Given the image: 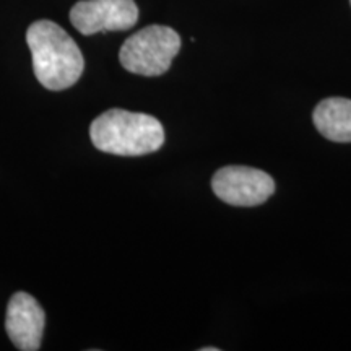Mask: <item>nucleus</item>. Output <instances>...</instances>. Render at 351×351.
Wrapping results in <instances>:
<instances>
[{
  "label": "nucleus",
  "mask_w": 351,
  "mask_h": 351,
  "mask_svg": "<svg viewBox=\"0 0 351 351\" xmlns=\"http://www.w3.org/2000/svg\"><path fill=\"white\" fill-rule=\"evenodd\" d=\"M91 142L98 150L119 156H142L160 150L165 129L156 117L125 109H109L90 127Z\"/></svg>",
  "instance_id": "f03ea898"
},
{
  "label": "nucleus",
  "mask_w": 351,
  "mask_h": 351,
  "mask_svg": "<svg viewBox=\"0 0 351 351\" xmlns=\"http://www.w3.org/2000/svg\"><path fill=\"white\" fill-rule=\"evenodd\" d=\"M202 351H218V348H202Z\"/></svg>",
  "instance_id": "6e6552de"
},
{
  "label": "nucleus",
  "mask_w": 351,
  "mask_h": 351,
  "mask_svg": "<svg viewBox=\"0 0 351 351\" xmlns=\"http://www.w3.org/2000/svg\"><path fill=\"white\" fill-rule=\"evenodd\" d=\"M314 124L332 142H351V99L327 98L315 106Z\"/></svg>",
  "instance_id": "0eeeda50"
},
{
  "label": "nucleus",
  "mask_w": 351,
  "mask_h": 351,
  "mask_svg": "<svg viewBox=\"0 0 351 351\" xmlns=\"http://www.w3.org/2000/svg\"><path fill=\"white\" fill-rule=\"evenodd\" d=\"M215 195L234 207H256L275 192V181L265 171L249 166H225L212 179Z\"/></svg>",
  "instance_id": "20e7f679"
},
{
  "label": "nucleus",
  "mask_w": 351,
  "mask_h": 351,
  "mask_svg": "<svg viewBox=\"0 0 351 351\" xmlns=\"http://www.w3.org/2000/svg\"><path fill=\"white\" fill-rule=\"evenodd\" d=\"M350 2H351V0H350Z\"/></svg>",
  "instance_id": "1a4fd4ad"
},
{
  "label": "nucleus",
  "mask_w": 351,
  "mask_h": 351,
  "mask_svg": "<svg viewBox=\"0 0 351 351\" xmlns=\"http://www.w3.org/2000/svg\"><path fill=\"white\" fill-rule=\"evenodd\" d=\"M138 20L135 0H80L70 10L73 28L85 36L104 32H125Z\"/></svg>",
  "instance_id": "39448f33"
},
{
  "label": "nucleus",
  "mask_w": 351,
  "mask_h": 351,
  "mask_svg": "<svg viewBox=\"0 0 351 351\" xmlns=\"http://www.w3.org/2000/svg\"><path fill=\"white\" fill-rule=\"evenodd\" d=\"M46 324L43 307L28 293H15L7 307L5 328L8 339L21 351L41 348V339Z\"/></svg>",
  "instance_id": "423d86ee"
},
{
  "label": "nucleus",
  "mask_w": 351,
  "mask_h": 351,
  "mask_svg": "<svg viewBox=\"0 0 351 351\" xmlns=\"http://www.w3.org/2000/svg\"><path fill=\"white\" fill-rule=\"evenodd\" d=\"M179 49L181 36L173 28L152 25L125 39L119 51V60L127 72L158 77L168 72Z\"/></svg>",
  "instance_id": "7ed1b4c3"
},
{
  "label": "nucleus",
  "mask_w": 351,
  "mask_h": 351,
  "mask_svg": "<svg viewBox=\"0 0 351 351\" xmlns=\"http://www.w3.org/2000/svg\"><path fill=\"white\" fill-rule=\"evenodd\" d=\"M38 82L52 91L75 85L85 69V59L72 36L51 20H38L26 32Z\"/></svg>",
  "instance_id": "f257e3e1"
}]
</instances>
